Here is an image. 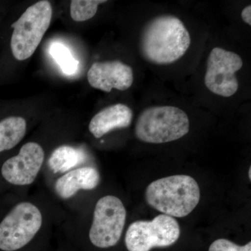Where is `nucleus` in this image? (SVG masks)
<instances>
[{
	"instance_id": "f257e3e1",
	"label": "nucleus",
	"mask_w": 251,
	"mask_h": 251,
	"mask_svg": "<svg viewBox=\"0 0 251 251\" xmlns=\"http://www.w3.org/2000/svg\"><path fill=\"white\" fill-rule=\"evenodd\" d=\"M184 23L173 15H161L149 21L140 36L143 58L158 65L173 64L181 59L191 46Z\"/></svg>"
},
{
	"instance_id": "f03ea898",
	"label": "nucleus",
	"mask_w": 251,
	"mask_h": 251,
	"mask_svg": "<svg viewBox=\"0 0 251 251\" xmlns=\"http://www.w3.org/2000/svg\"><path fill=\"white\" fill-rule=\"evenodd\" d=\"M149 205L165 215L182 218L197 206L201 191L197 181L188 175H173L156 180L145 192Z\"/></svg>"
},
{
	"instance_id": "7ed1b4c3",
	"label": "nucleus",
	"mask_w": 251,
	"mask_h": 251,
	"mask_svg": "<svg viewBox=\"0 0 251 251\" xmlns=\"http://www.w3.org/2000/svg\"><path fill=\"white\" fill-rule=\"evenodd\" d=\"M189 128V119L184 110L171 105H161L150 107L141 112L135 133L140 141L162 144L183 138Z\"/></svg>"
},
{
	"instance_id": "20e7f679",
	"label": "nucleus",
	"mask_w": 251,
	"mask_h": 251,
	"mask_svg": "<svg viewBox=\"0 0 251 251\" xmlns=\"http://www.w3.org/2000/svg\"><path fill=\"white\" fill-rule=\"evenodd\" d=\"M52 16L50 3L43 0L28 7L13 23L11 49L15 59L24 61L34 53L50 27Z\"/></svg>"
},
{
	"instance_id": "39448f33",
	"label": "nucleus",
	"mask_w": 251,
	"mask_h": 251,
	"mask_svg": "<svg viewBox=\"0 0 251 251\" xmlns=\"http://www.w3.org/2000/svg\"><path fill=\"white\" fill-rule=\"evenodd\" d=\"M40 210L29 202L18 203L0 223V249L19 250L34 239L42 226Z\"/></svg>"
},
{
	"instance_id": "423d86ee",
	"label": "nucleus",
	"mask_w": 251,
	"mask_h": 251,
	"mask_svg": "<svg viewBox=\"0 0 251 251\" xmlns=\"http://www.w3.org/2000/svg\"><path fill=\"white\" fill-rule=\"evenodd\" d=\"M179 225L171 216L161 214L152 221H135L125 236L128 251H150L153 248L171 247L179 239Z\"/></svg>"
},
{
	"instance_id": "0eeeda50",
	"label": "nucleus",
	"mask_w": 251,
	"mask_h": 251,
	"mask_svg": "<svg viewBox=\"0 0 251 251\" xmlns=\"http://www.w3.org/2000/svg\"><path fill=\"white\" fill-rule=\"evenodd\" d=\"M126 211L120 198L106 196L99 200L94 209L89 237L96 247L108 249L116 245L125 228Z\"/></svg>"
},
{
	"instance_id": "6e6552de",
	"label": "nucleus",
	"mask_w": 251,
	"mask_h": 251,
	"mask_svg": "<svg viewBox=\"0 0 251 251\" xmlns=\"http://www.w3.org/2000/svg\"><path fill=\"white\" fill-rule=\"evenodd\" d=\"M242 67L243 60L239 54L221 48H214L208 57L204 75L206 88L221 97H232L239 89L235 74Z\"/></svg>"
},
{
	"instance_id": "1a4fd4ad",
	"label": "nucleus",
	"mask_w": 251,
	"mask_h": 251,
	"mask_svg": "<svg viewBox=\"0 0 251 251\" xmlns=\"http://www.w3.org/2000/svg\"><path fill=\"white\" fill-rule=\"evenodd\" d=\"M45 153L40 145L25 144L16 156L6 160L1 167L3 177L10 184L27 186L35 179L44 162Z\"/></svg>"
},
{
	"instance_id": "9d476101",
	"label": "nucleus",
	"mask_w": 251,
	"mask_h": 251,
	"mask_svg": "<svg viewBox=\"0 0 251 251\" xmlns=\"http://www.w3.org/2000/svg\"><path fill=\"white\" fill-rule=\"evenodd\" d=\"M87 80L91 87L108 93L112 89L125 91L133 85V69L119 60L94 62L87 73Z\"/></svg>"
},
{
	"instance_id": "9b49d317",
	"label": "nucleus",
	"mask_w": 251,
	"mask_h": 251,
	"mask_svg": "<svg viewBox=\"0 0 251 251\" xmlns=\"http://www.w3.org/2000/svg\"><path fill=\"white\" fill-rule=\"evenodd\" d=\"M133 116L131 109L125 104L110 105L94 115L89 125V130L96 138H100L112 130L128 128Z\"/></svg>"
},
{
	"instance_id": "f8f14e48",
	"label": "nucleus",
	"mask_w": 251,
	"mask_h": 251,
	"mask_svg": "<svg viewBox=\"0 0 251 251\" xmlns=\"http://www.w3.org/2000/svg\"><path fill=\"white\" fill-rule=\"evenodd\" d=\"M100 174L96 168L83 167L66 173L54 184V191L62 199L72 198L80 190L90 191L98 186Z\"/></svg>"
},
{
	"instance_id": "ddd939ff",
	"label": "nucleus",
	"mask_w": 251,
	"mask_h": 251,
	"mask_svg": "<svg viewBox=\"0 0 251 251\" xmlns=\"http://www.w3.org/2000/svg\"><path fill=\"white\" fill-rule=\"evenodd\" d=\"M85 160V155L82 150L69 145H62L51 153L49 166L54 173H67Z\"/></svg>"
},
{
	"instance_id": "4468645a",
	"label": "nucleus",
	"mask_w": 251,
	"mask_h": 251,
	"mask_svg": "<svg viewBox=\"0 0 251 251\" xmlns=\"http://www.w3.org/2000/svg\"><path fill=\"white\" fill-rule=\"evenodd\" d=\"M27 122L21 117H6L0 122V152L11 150L25 135Z\"/></svg>"
},
{
	"instance_id": "2eb2a0df",
	"label": "nucleus",
	"mask_w": 251,
	"mask_h": 251,
	"mask_svg": "<svg viewBox=\"0 0 251 251\" xmlns=\"http://www.w3.org/2000/svg\"><path fill=\"white\" fill-rule=\"evenodd\" d=\"M50 52L64 74L73 75L77 72L78 61L74 58L70 50L67 46L61 43H54L51 46Z\"/></svg>"
},
{
	"instance_id": "dca6fc26",
	"label": "nucleus",
	"mask_w": 251,
	"mask_h": 251,
	"mask_svg": "<svg viewBox=\"0 0 251 251\" xmlns=\"http://www.w3.org/2000/svg\"><path fill=\"white\" fill-rule=\"evenodd\" d=\"M107 2L102 0H73L71 1V16L74 21L83 22L95 16L99 5Z\"/></svg>"
},
{
	"instance_id": "f3484780",
	"label": "nucleus",
	"mask_w": 251,
	"mask_h": 251,
	"mask_svg": "<svg viewBox=\"0 0 251 251\" xmlns=\"http://www.w3.org/2000/svg\"><path fill=\"white\" fill-rule=\"evenodd\" d=\"M209 251H251V242L239 246L228 239H219L211 244Z\"/></svg>"
},
{
	"instance_id": "a211bd4d",
	"label": "nucleus",
	"mask_w": 251,
	"mask_h": 251,
	"mask_svg": "<svg viewBox=\"0 0 251 251\" xmlns=\"http://www.w3.org/2000/svg\"><path fill=\"white\" fill-rule=\"evenodd\" d=\"M242 18L243 21H244L247 24L251 25V6H246L244 9H243L242 12Z\"/></svg>"
},
{
	"instance_id": "6ab92c4d",
	"label": "nucleus",
	"mask_w": 251,
	"mask_h": 251,
	"mask_svg": "<svg viewBox=\"0 0 251 251\" xmlns=\"http://www.w3.org/2000/svg\"><path fill=\"white\" fill-rule=\"evenodd\" d=\"M249 179L251 180V167H250V168H249Z\"/></svg>"
}]
</instances>
